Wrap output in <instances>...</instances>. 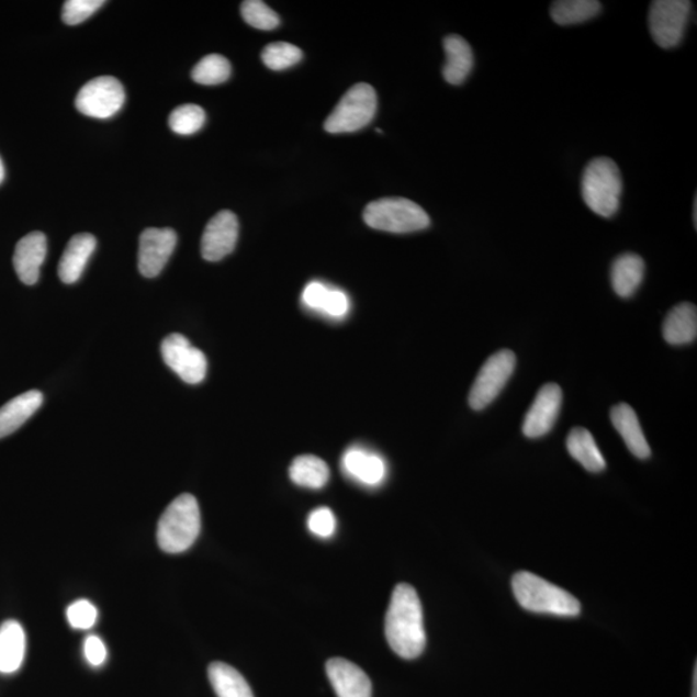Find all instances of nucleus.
Instances as JSON below:
<instances>
[{"instance_id":"nucleus-8","label":"nucleus","mask_w":697,"mask_h":697,"mask_svg":"<svg viewBox=\"0 0 697 697\" xmlns=\"http://www.w3.org/2000/svg\"><path fill=\"white\" fill-rule=\"evenodd\" d=\"M693 4L688 0H655L650 5L652 38L662 48H674L684 40Z\"/></svg>"},{"instance_id":"nucleus-1","label":"nucleus","mask_w":697,"mask_h":697,"mask_svg":"<svg viewBox=\"0 0 697 697\" xmlns=\"http://www.w3.org/2000/svg\"><path fill=\"white\" fill-rule=\"evenodd\" d=\"M385 636L389 645L398 656L413 660L423 654L427 634L421 602L414 586H395L386 612Z\"/></svg>"},{"instance_id":"nucleus-24","label":"nucleus","mask_w":697,"mask_h":697,"mask_svg":"<svg viewBox=\"0 0 697 697\" xmlns=\"http://www.w3.org/2000/svg\"><path fill=\"white\" fill-rule=\"evenodd\" d=\"M567 450L578 464H582L591 473H600L606 469V460L602 454L596 439L589 430L574 428L567 437Z\"/></svg>"},{"instance_id":"nucleus-14","label":"nucleus","mask_w":697,"mask_h":697,"mask_svg":"<svg viewBox=\"0 0 697 697\" xmlns=\"http://www.w3.org/2000/svg\"><path fill=\"white\" fill-rule=\"evenodd\" d=\"M327 676L337 697H371L372 685L367 674L347 659L334 657L326 664Z\"/></svg>"},{"instance_id":"nucleus-28","label":"nucleus","mask_w":697,"mask_h":697,"mask_svg":"<svg viewBox=\"0 0 697 697\" xmlns=\"http://www.w3.org/2000/svg\"><path fill=\"white\" fill-rule=\"evenodd\" d=\"M232 75V65L222 55H209L194 66L192 78L203 86H217L226 82Z\"/></svg>"},{"instance_id":"nucleus-26","label":"nucleus","mask_w":697,"mask_h":697,"mask_svg":"<svg viewBox=\"0 0 697 697\" xmlns=\"http://www.w3.org/2000/svg\"><path fill=\"white\" fill-rule=\"evenodd\" d=\"M290 479L300 487L319 490L329 480V468L325 461L313 454H303L292 461Z\"/></svg>"},{"instance_id":"nucleus-36","label":"nucleus","mask_w":697,"mask_h":697,"mask_svg":"<svg viewBox=\"0 0 697 697\" xmlns=\"http://www.w3.org/2000/svg\"><path fill=\"white\" fill-rule=\"evenodd\" d=\"M83 651L87 662L92 666L98 667L106 662V645L98 636H88L86 638Z\"/></svg>"},{"instance_id":"nucleus-3","label":"nucleus","mask_w":697,"mask_h":697,"mask_svg":"<svg viewBox=\"0 0 697 697\" xmlns=\"http://www.w3.org/2000/svg\"><path fill=\"white\" fill-rule=\"evenodd\" d=\"M201 525V510L196 498L190 494L176 497L159 519V548L168 554L187 552L200 537Z\"/></svg>"},{"instance_id":"nucleus-30","label":"nucleus","mask_w":697,"mask_h":697,"mask_svg":"<svg viewBox=\"0 0 697 697\" xmlns=\"http://www.w3.org/2000/svg\"><path fill=\"white\" fill-rule=\"evenodd\" d=\"M205 123V113L194 104L176 108L170 115V127L175 134L188 136L200 131Z\"/></svg>"},{"instance_id":"nucleus-27","label":"nucleus","mask_w":697,"mask_h":697,"mask_svg":"<svg viewBox=\"0 0 697 697\" xmlns=\"http://www.w3.org/2000/svg\"><path fill=\"white\" fill-rule=\"evenodd\" d=\"M602 4L597 0H558L550 7V16L558 25L582 24L597 16Z\"/></svg>"},{"instance_id":"nucleus-7","label":"nucleus","mask_w":697,"mask_h":697,"mask_svg":"<svg viewBox=\"0 0 697 697\" xmlns=\"http://www.w3.org/2000/svg\"><path fill=\"white\" fill-rule=\"evenodd\" d=\"M517 358L510 350L497 351L491 356L476 376L469 393V405L481 411L491 405L508 384L516 370Z\"/></svg>"},{"instance_id":"nucleus-10","label":"nucleus","mask_w":697,"mask_h":697,"mask_svg":"<svg viewBox=\"0 0 697 697\" xmlns=\"http://www.w3.org/2000/svg\"><path fill=\"white\" fill-rule=\"evenodd\" d=\"M165 363L188 384H200L207 373V358L186 336L172 334L161 342Z\"/></svg>"},{"instance_id":"nucleus-9","label":"nucleus","mask_w":697,"mask_h":697,"mask_svg":"<svg viewBox=\"0 0 697 697\" xmlns=\"http://www.w3.org/2000/svg\"><path fill=\"white\" fill-rule=\"evenodd\" d=\"M126 101V92L119 79L99 77L90 80L79 91L76 106L80 113L91 119H112Z\"/></svg>"},{"instance_id":"nucleus-31","label":"nucleus","mask_w":697,"mask_h":697,"mask_svg":"<svg viewBox=\"0 0 697 697\" xmlns=\"http://www.w3.org/2000/svg\"><path fill=\"white\" fill-rule=\"evenodd\" d=\"M240 12L248 25L260 31H273L281 22L278 14L261 0H247L241 3Z\"/></svg>"},{"instance_id":"nucleus-23","label":"nucleus","mask_w":697,"mask_h":697,"mask_svg":"<svg viewBox=\"0 0 697 697\" xmlns=\"http://www.w3.org/2000/svg\"><path fill=\"white\" fill-rule=\"evenodd\" d=\"M644 261L636 254L620 255L612 263L611 283L616 295L629 299L643 282Z\"/></svg>"},{"instance_id":"nucleus-37","label":"nucleus","mask_w":697,"mask_h":697,"mask_svg":"<svg viewBox=\"0 0 697 697\" xmlns=\"http://www.w3.org/2000/svg\"><path fill=\"white\" fill-rule=\"evenodd\" d=\"M693 697H697V665H695V671H694V692H693Z\"/></svg>"},{"instance_id":"nucleus-4","label":"nucleus","mask_w":697,"mask_h":697,"mask_svg":"<svg viewBox=\"0 0 697 697\" xmlns=\"http://www.w3.org/2000/svg\"><path fill=\"white\" fill-rule=\"evenodd\" d=\"M583 200L600 217L618 214L622 180L618 165L610 158H596L585 167L582 181Z\"/></svg>"},{"instance_id":"nucleus-16","label":"nucleus","mask_w":697,"mask_h":697,"mask_svg":"<svg viewBox=\"0 0 697 697\" xmlns=\"http://www.w3.org/2000/svg\"><path fill=\"white\" fill-rule=\"evenodd\" d=\"M341 466L345 474L364 486L375 487L383 483L386 476V464L380 454L351 447L342 454Z\"/></svg>"},{"instance_id":"nucleus-12","label":"nucleus","mask_w":697,"mask_h":697,"mask_svg":"<svg viewBox=\"0 0 697 697\" xmlns=\"http://www.w3.org/2000/svg\"><path fill=\"white\" fill-rule=\"evenodd\" d=\"M562 389L557 384L542 386L528 409L524 421V435L537 439L548 435L553 429L562 406Z\"/></svg>"},{"instance_id":"nucleus-20","label":"nucleus","mask_w":697,"mask_h":697,"mask_svg":"<svg viewBox=\"0 0 697 697\" xmlns=\"http://www.w3.org/2000/svg\"><path fill=\"white\" fill-rule=\"evenodd\" d=\"M26 654V636L24 628L16 620H9L0 626V673H16Z\"/></svg>"},{"instance_id":"nucleus-22","label":"nucleus","mask_w":697,"mask_h":697,"mask_svg":"<svg viewBox=\"0 0 697 697\" xmlns=\"http://www.w3.org/2000/svg\"><path fill=\"white\" fill-rule=\"evenodd\" d=\"M664 339L671 345H686L696 340L697 310L694 304L682 303L667 313L663 326Z\"/></svg>"},{"instance_id":"nucleus-25","label":"nucleus","mask_w":697,"mask_h":697,"mask_svg":"<svg viewBox=\"0 0 697 697\" xmlns=\"http://www.w3.org/2000/svg\"><path fill=\"white\" fill-rule=\"evenodd\" d=\"M209 678L217 697H255L244 676L225 663H212Z\"/></svg>"},{"instance_id":"nucleus-11","label":"nucleus","mask_w":697,"mask_h":697,"mask_svg":"<svg viewBox=\"0 0 697 697\" xmlns=\"http://www.w3.org/2000/svg\"><path fill=\"white\" fill-rule=\"evenodd\" d=\"M176 244H178V234L168 227L165 229L149 227L144 231L138 246L139 273L146 278L159 276L170 260Z\"/></svg>"},{"instance_id":"nucleus-19","label":"nucleus","mask_w":697,"mask_h":697,"mask_svg":"<svg viewBox=\"0 0 697 697\" xmlns=\"http://www.w3.org/2000/svg\"><path fill=\"white\" fill-rule=\"evenodd\" d=\"M611 421L623 442H626L628 450L636 458L649 459L651 457L648 439L643 435L640 420H638L632 407L627 405V403H620V405L612 407Z\"/></svg>"},{"instance_id":"nucleus-6","label":"nucleus","mask_w":697,"mask_h":697,"mask_svg":"<svg viewBox=\"0 0 697 697\" xmlns=\"http://www.w3.org/2000/svg\"><path fill=\"white\" fill-rule=\"evenodd\" d=\"M378 110V97L373 87L359 83L344 94L325 122L329 134H349L369 126Z\"/></svg>"},{"instance_id":"nucleus-38","label":"nucleus","mask_w":697,"mask_h":697,"mask_svg":"<svg viewBox=\"0 0 697 697\" xmlns=\"http://www.w3.org/2000/svg\"><path fill=\"white\" fill-rule=\"evenodd\" d=\"M4 175H5L4 165H3L2 158H0V183L3 182Z\"/></svg>"},{"instance_id":"nucleus-34","label":"nucleus","mask_w":697,"mask_h":697,"mask_svg":"<svg viewBox=\"0 0 697 697\" xmlns=\"http://www.w3.org/2000/svg\"><path fill=\"white\" fill-rule=\"evenodd\" d=\"M98 608L90 600L79 599L71 604L66 610V618L71 628L87 630L94 627L98 622Z\"/></svg>"},{"instance_id":"nucleus-15","label":"nucleus","mask_w":697,"mask_h":697,"mask_svg":"<svg viewBox=\"0 0 697 697\" xmlns=\"http://www.w3.org/2000/svg\"><path fill=\"white\" fill-rule=\"evenodd\" d=\"M47 256V238L41 232H33L22 238L13 255V267L22 283L33 285L38 282L41 268Z\"/></svg>"},{"instance_id":"nucleus-21","label":"nucleus","mask_w":697,"mask_h":697,"mask_svg":"<svg viewBox=\"0 0 697 697\" xmlns=\"http://www.w3.org/2000/svg\"><path fill=\"white\" fill-rule=\"evenodd\" d=\"M43 403V394L31 391L19 395L0 408V439L16 431L38 411Z\"/></svg>"},{"instance_id":"nucleus-17","label":"nucleus","mask_w":697,"mask_h":697,"mask_svg":"<svg viewBox=\"0 0 697 697\" xmlns=\"http://www.w3.org/2000/svg\"><path fill=\"white\" fill-rule=\"evenodd\" d=\"M98 240L92 234H77L69 240L66 246L58 266V277L65 284H72L82 277L88 260L91 259L94 249H97Z\"/></svg>"},{"instance_id":"nucleus-29","label":"nucleus","mask_w":697,"mask_h":697,"mask_svg":"<svg viewBox=\"0 0 697 697\" xmlns=\"http://www.w3.org/2000/svg\"><path fill=\"white\" fill-rule=\"evenodd\" d=\"M262 63L271 70H284L303 60V50L291 43L268 44L261 54Z\"/></svg>"},{"instance_id":"nucleus-2","label":"nucleus","mask_w":697,"mask_h":697,"mask_svg":"<svg viewBox=\"0 0 697 697\" xmlns=\"http://www.w3.org/2000/svg\"><path fill=\"white\" fill-rule=\"evenodd\" d=\"M511 586L518 604L527 611L563 618H574L582 611V605L572 594L531 572H518Z\"/></svg>"},{"instance_id":"nucleus-18","label":"nucleus","mask_w":697,"mask_h":697,"mask_svg":"<svg viewBox=\"0 0 697 697\" xmlns=\"http://www.w3.org/2000/svg\"><path fill=\"white\" fill-rule=\"evenodd\" d=\"M443 47L446 53L443 78L447 83L460 86L473 70L474 55L471 44L460 35H449L443 41Z\"/></svg>"},{"instance_id":"nucleus-39","label":"nucleus","mask_w":697,"mask_h":697,"mask_svg":"<svg viewBox=\"0 0 697 697\" xmlns=\"http://www.w3.org/2000/svg\"><path fill=\"white\" fill-rule=\"evenodd\" d=\"M694 223H695V226H696V223H697V200H696V198H695V201H694Z\"/></svg>"},{"instance_id":"nucleus-33","label":"nucleus","mask_w":697,"mask_h":697,"mask_svg":"<svg viewBox=\"0 0 697 697\" xmlns=\"http://www.w3.org/2000/svg\"><path fill=\"white\" fill-rule=\"evenodd\" d=\"M104 0H68L63 9L65 24L78 25L104 5Z\"/></svg>"},{"instance_id":"nucleus-35","label":"nucleus","mask_w":697,"mask_h":697,"mask_svg":"<svg viewBox=\"0 0 697 697\" xmlns=\"http://www.w3.org/2000/svg\"><path fill=\"white\" fill-rule=\"evenodd\" d=\"M307 527L315 537L331 538L336 531V518L334 511L326 506L315 509L307 518Z\"/></svg>"},{"instance_id":"nucleus-13","label":"nucleus","mask_w":697,"mask_h":697,"mask_svg":"<svg viewBox=\"0 0 697 697\" xmlns=\"http://www.w3.org/2000/svg\"><path fill=\"white\" fill-rule=\"evenodd\" d=\"M239 224L232 211H222L210 220L202 237V256L207 261H220L236 248Z\"/></svg>"},{"instance_id":"nucleus-5","label":"nucleus","mask_w":697,"mask_h":697,"mask_svg":"<svg viewBox=\"0 0 697 697\" xmlns=\"http://www.w3.org/2000/svg\"><path fill=\"white\" fill-rule=\"evenodd\" d=\"M363 218L372 229L395 234L420 232L430 226L427 212L406 198L371 202L363 211Z\"/></svg>"},{"instance_id":"nucleus-32","label":"nucleus","mask_w":697,"mask_h":697,"mask_svg":"<svg viewBox=\"0 0 697 697\" xmlns=\"http://www.w3.org/2000/svg\"><path fill=\"white\" fill-rule=\"evenodd\" d=\"M349 307V299L342 291L325 285V289L319 293L317 303H315L314 311L339 319L348 314Z\"/></svg>"}]
</instances>
